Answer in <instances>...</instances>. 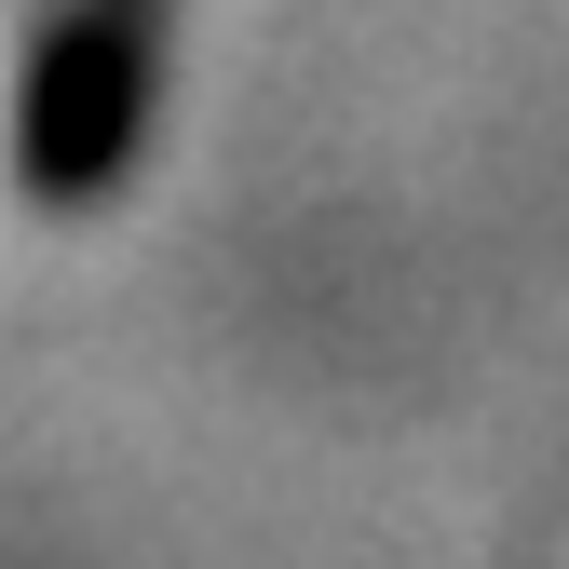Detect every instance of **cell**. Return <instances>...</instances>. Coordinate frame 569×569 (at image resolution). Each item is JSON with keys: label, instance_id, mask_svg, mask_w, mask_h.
Listing matches in <instances>:
<instances>
[{"label": "cell", "instance_id": "cell-1", "mask_svg": "<svg viewBox=\"0 0 569 569\" xmlns=\"http://www.w3.org/2000/svg\"><path fill=\"white\" fill-rule=\"evenodd\" d=\"M163 41H177V0H54L41 14V68H28V190L41 203L122 190L150 96H163Z\"/></svg>", "mask_w": 569, "mask_h": 569}]
</instances>
